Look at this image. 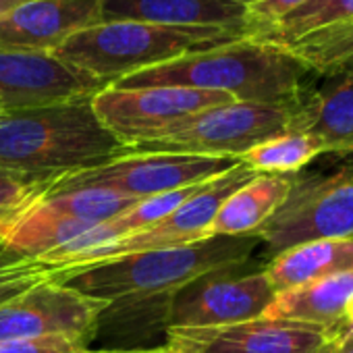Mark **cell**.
<instances>
[{
    "label": "cell",
    "mask_w": 353,
    "mask_h": 353,
    "mask_svg": "<svg viewBox=\"0 0 353 353\" xmlns=\"http://www.w3.org/2000/svg\"><path fill=\"white\" fill-rule=\"evenodd\" d=\"M50 179L44 174H19L0 168V227L21 214L48 194Z\"/></svg>",
    "instance_id": "obj_25"
},
{
    "label": "cell",
    "mask_w": 353,
    "mask_h": 353,
    "mask_svg": "<svg viewBox=\"0 0 353 353\" xmlns=\"http://www.w3.org/2000/svg\"><path fill=\"white\" fill-rule=\"evenodd\" d=\"M326 345L324 326L266 316L227 326L166 330L170 353H320Z\"/></svg>",
    "instance_id": "obj_11"
},
{
    "label": "cell",
    "mask_w": 353,
    "mask_h": 353,
    "mask_svg": "<svg viewBox=\"0 0 353 353\" xmlns=\"http://www.w3.org/2000/svg\"><path fill=\"white\" fill-rule=\"evenodd\" d=\"M291 106L229 102L176 121L125 152H170L241 158L254 145L289 131Z\"/></svg>",
    "instance_id": "obj_6"
},
{
    "label": "cell",
    "mask_w": 353,
    "mask_h": 353,
    "mask_svg": "<svg viewBox=\"0 0 353 353\" xmlns=\"http://www.w3.org/2000/svg\"><path fill=\"white\" fill-rule=\"evenodd\" d=\"M254 176H258V172L239 160V164H235L227 172L206 181L188 202H183L174 212H170L164 221L152 227H145L141 231L129 233L102 248H96L88 252L85 256H81L79 260H75L73 264H69L65 270L96 264V262H108V260L131 256V254L176 248V245L194 243L198 239H206L208 227L214 221L219 208L225 204V200L233 192L250 183Z\"/></svg>",
    "instance_id": "obj_10"
},
{
    "label": "cell",
    "mask_w": 353,
    "mask_h": 353,
    "mask_svg": "<svg viewBox=\"0 0 353 353\" xmlns=\"http://www.w3.org/2000/svg\"><path fill=\"white\" fill-rule=\"evenodd\" d=\"M262 316L324 326L328 345L341 343L353 336V270L281 291Z\"/></svg>",
    "instance_id": "obj_16"
},
{
    "label": "cell",
    "mask_w": 353,
    "mask_h": 353,
    "mask_svg": "<svg viewBox=\"0 0 353 353\" xmlns=\"http://www.w3.org/2000/svg\"><path fill=\"white\" fill-rule=\"evenodd\" d=\"M61 268L23 256L0 241V305L28 293L34 287L57 281Z\"/></svg>",
    "instance_id": "obj_24"
},
{
    "label": "cell",
    "mask_w": 353,
    "mask_h": 353,
    "mask_svg": "<svg viewBox=\"0 0 353 353\" xmlns=\"http://www.w3.org/2000/svg\"><path fill=\"white\" fill-rule=\"evenodd\" d=\"M258 245V235H214L185 245L63 270L57 281L106 303L131 297L172 295L176 289L214 268L252 258Z\"/></svg>",
    "instance_id": "obj_3"
},
{
    "label": "cell",
    "mask_w": 353,
    "mask_h": 353,
    "mask_svg": "<svg viewBox=\"0 0 353 353\" xmlns=\"http://www.w3.org/2000/svg\"><path fill=\"white\" fill-rule=\"evenodd\" d=\"M88 353H170L166 347L162 349H133V351H88Z\"/></svg>",
    "instance_id": "obj_30"
},
{
    "label": "cell",
    "mask_w": 353,
    "mask_h": 353,
    "mask_svg": "<svg viewBox=\"0 0 353 353\" xmlns=\"http://www.w3.org/2000/svg\"><path fill=\"white\" fill-rule=\"evenodd\" d=\"M285 50L293 52L314 73L343 75L353 81V23L318 30Z\"/></svg>",
    "instance_id": "obj_22"
},
{
    "label": "cell",
    "mask_w": 353,
    "mask_h": 353,
    "mask_svg": "<svg viewBox=\"0 0 353 353\" xmlns=\"http://www.w3.org/2000/svg\"><path fill=\"white\" fill-rule=\"evenodd\" d=\"M0 112H3V106H0Z\"/></svg>",
    "instance_id": "obj_32"
},
{
    "label": "cell",
    "mask_w": 353,
    "mask_h": 353,
    "mask_svg": "<svg viewBox=\"0 0 353 353\" xmlns=\"http://www.w3.org/2000/svg\"><path fill=\"white\" fill-rule=\"evenodd\" d=\"M21 3H23V0H0V19H3L5 15H9Z\"/></svg>",
    "instance_id": "obj_29"
},
{
    "label": "cell",
    "mask_w": 353,
    "mask_h": 353,
    "mask_svg": "<svg viewBox=\"0 0 353 353\" xmlns=\"http://www.w3.org/2000/svg\"><path fill=\"white\" fill-rule=\"evenodd\" d=\"M274 295L264 266L248 258L214 268L176 289L168 301L166 326L208 328L254 320L266 312Z\"/></svg>",
    "instance_id": "obj_8"
},
{
    "label": "cell",
    "mask_w": 353,
    "mask_h": 353,
    "mask_svg": "<svg viewBox=\"0 0 353 353\" xmlns=\"http://www.w3.org/2000/svg\"><path fill=\"white\" fill-rule=\"evenodd\" d=\"M289 131L307 133L326 150H353V81L312 71L291 106Z\"/></svg>",
    "instance_id": "obj_15"
},
{
    "label": "cell",
    "mask_w": 353,
    "mask_h": 353,
    "mask_svg": "<svg viewBox=\"0 0 353 353\" xmlns=\"http://www.w3.org/2000/svg\"><path fill=\"white\" fill-rule=\"evenodd\" d=\"M102 21H139L166 28H216L248 38L245 9L235 0H104Z\"/></svg>",
    "instance_id": "obj_17"
},
{
    "label": "cell",
    "mask_w": 353,
    "mask_h": 353,
    "mask_svg": "<svg viewBox=\"0 0 353 353\" xmlns=\"http://www.w3.org/2000/svg\"><path fill=\"white\" fill-rule=\"evenodd\" d=\"M88 343L77 336H38L0 341V353H88Z\"/></svg>",
    "instance_id": "obj_26"
},
{
    "label": "cell",
    "mask_w": 353,
    "mask_h": 353,
    "mask_svg": "<svg viewBox=\"0 0 353 353\" xmlns=\"http://www.w3.org/2000/svg\"><path fill=\"white\" fill-rule=\"evenodd\" d=\"M293 174H258L233 192L219 208L208 227V237L256 235V231L279 210L291 190Z\"/></svg>",
    "instance_id": "obj_19"
},
{
    "label": "cell",
    "mask_w": 353,
    "mask_h": 353,
    "mask_svg": "<svg viewBox=\"0 0 353 353\" xmlns=\"http://www.w3.org/2000/svg\"><path fill=\"white\" fill-rule=\"evenodd\" d=\"M241 38L245 36L216 28H166L139 21H102L69 38L52 54L102 85H112L139 71Z\"/></svg>",
    "instance_id": "obj_4"
},
{
    "label": "cell",
    "mask_w": 353,
    "mask_h": 353,
    "mask_svg": "<svg viewBox=\"0 0 353 353\" xmlns=\"http://www.w3.org/2000/svg\"><path fill=\"white\" fill-rule=\"evenodd\" d=\"M106 305L50 281L0 305V341L65 334L88 343Z\"/></svg>",
    "instance_id": "obj_12"
},
{
    "label": "cell",
    "mask_w": 353,
    "mask_h": 353,
    "mask_svg": "<svg viewBox=\"0 0 353 353\" xmlns=\"http://www.w3.org/2000/svg\"><path fill=\"white\" fill-rule=\"evenodd\" d=\"M235 3H237L239 7H243V9L248 11V9H252L254 5H258V3H262V0H235Z\"/></svg>",
    "instance_id": "obj_31"
},
{
    "label": "cell",
    "mask_w": 353,
    "mask_h": 353,
    "mask_svg": "<svg viewBox=\"0 0 353 353\" xmlns=\"http://www.w3.org/2000/svg\"><path fill=\"white\" fill-rule=\"evenodd\" d=\"M347 23H353V0H305L276 26L252 40L289 48L307 34Z\"/></svg>",
    "instance_id": "obj_20"
},
{
    "label": "cell",
    "mask_w": 353,
    "mask_h": 353,
    "mask_svg": "<svg viewBox=\"0 0 353 353\" xmlns=\"http://www.w3.org/2000/svg\"><path fill=\"white\" fill-rule=\"evenodd\" d=\"M100 81L63 63L52 52L0 50V106L21 110L96 96Z\"/></svg>",
    "instance_id": "obj_13"
},
{
    "label": "cell",
    "mask_w": 353,
    "mask_h": 353,
    "mask_svg": "<svg viewBox=\"0 0 353 353\" xmlns=\"http://www.w3.org/2000/svg\"><path fill=\"white\" fill-rule=\"evenodd\" d=\"M237 102L221 92H206L176 85L117 88L106 85L92 96V108L98 121L129 145L152 139L166 127L200 110Z\"/></svg>",
    "instance_id": "obj_9"
},
{
    "label": "cell",
    "mask_w": 353,
    "mask_h": 353,
    "mask_svg": "<svg viewBox=\"0 0 353 353\" xmlns=\"http://www.w3.org/2000/svg\"><path fill=\"white\" fill-rule=\"evenodd\" d=\"M235 164H239V158L170 152H125L104 164L54 176L50 179L46 196L71 190H108L133 200H143L206 183Z\"/></svg>",
    "instance_id": "obj_7"
},
{
    "label": "cell",
    "mask_w": 353,
    "mask_h": 353,
    "mask_svg": "<svg viewBox=\"0 0 353 353\" xmlns=\"http://www.w3.org/2000/svg\"><path fill=\"white\" fill-rule=\"evenodd\" d=\"M305 0H262L245 11L248 19V38H256L276 26L283 17H287L291 11L301 7Z\"/></svg>",
    "instance_id": "obj_27"
},
{
    "label": "cell",
    "mask_w": 353,
    "mask_h": 353,
    "mask_svg": "<svg viewBox=\"0 0 353 353\" xmlns=\"http://www.w3.org/2000/svg\"><path fill=\"white\" fill-rule=\"evenodd\" d=\"M353 270V239H318L293 245L264 266L276 293Z\"/></svg>",
    "instance_id": "obj_18"
},
{
    "label": "cell",
    "mask_w": 353,
    "mask_h": 353,
    "mask_svg": "<svg viewBox=\"0 0 353 353\" xmlns=\"http://www.w3.org/2000/svg\"><path fill=\"white\" fill-rule=\"evenodd\" d=\"M256 235L268 258L307 241L353 239V150H326L295 172L285 202Z\"/></svg>",
    "instance_id": "obj_5"
},
{
    "label": "cell",
    "mask_w": 353,
    "mask_h": 353,
    "mask_svg": "<svg viewBox=\"0 0 353 353\" xmlns=\"http://www.w3.org/2000/svg\"><path fill=\"white\" fill-rule=\"evenodd\" d=\"M320 353H353V336H347L334 345H326Z\"/></svg>",
    "instance_id": "obj_28"
},
{
    "label": "cell",
    "mask_w": 353,
    "mask_h": 353,
    "mask_svg": "<svg viewBox=\"0 0 353 353\" xmlns=\"http://www.w3.org/2000/svg\"><path fill=\"white\" fill-rule=\"evenodd\" d=\"M322 152H326V148L316 137L285 131L254 145L239 160L258 174H295Z\"/></svg>",
    "instance_id": "obj_21"
},
{
    "label": "cell",
    "mask_w": 353,
    "mask_h": 353,
    "mask_svg": "<svg viewBox=\"0 0 353 353\" xmlns=\"http://www.w3.org/2000/svg\"><path fill=\"white\" fill-rule=\"evenodd\" d=\"M104 0H23L0 19V50L54 52L75 34L102 23Z\"/></svg>",
    "instance_id": "obj_14"
},
{
    "label": "cell",
    "mask_w": 353,
    "mask_h": 353,
    "mask_svg": "<svg viewBox=\"0 0 353 353\" xmlns=\"http://www.w3.org/2000/svg\"><path fill=\"white\" fill-rule=\"evenodd\" d=\"M137 202L139 200L108 190H71V192H59L42 198L38 202V208H42L48 214L65 216L88 225H98L114 216H121Z\"/></svg>",
    "instance_id": "obj_23"
},
{
    "label": "cell",
    "mask_w": 353,
    "mask_h": 353,
    "mask_svg": "<svg viewBox=\"0 0 353 353\" xmlns=\"http://www.w3.org/2000/svg\"><path fill=\"white\" fill-rule=\"evenodd\" d=\"M310 73L293 52L268 42L241 38L139 71L112 85H176L221 92L237 102L293 106Z\"/></svg>",
    "instance_id": "obj_1"
},
{
    "label": "cell",
    "mask_w": 353,
    "mask_h": 353,
    "mask_svg": "<svg viewBox=\"0 0 353 353\" xmlns=\"http://www.w3.org/2000/svg\"><path fill=\"white\" fill-rule=\"evenodd\" d=\"M125 154L96 117L92 98L0 112V168L59 176Z\"/></svg>",
    "instance_id": "obj_2"
}]
</instances>
